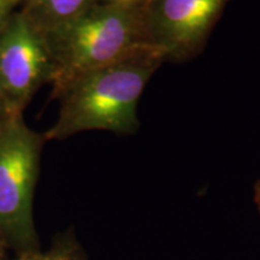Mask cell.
I'll list each match as a JSON object with an SVG mask.
<instances>
[{
	"label": "cell",
	"instance_id": "obj_1",
	"mask_svg": "<svg viewBox=\"0 0 260 260\" xmlns=\"http://www.w3.org/2000/svg\"><path fill=\"white\" fill-rule=\"evenodd\" d=\"M146 48L100 69L84 74L59 94V113L45 140H60L90 130L134 134L140 98L164 61Z\"/></svg>",
	"mask_w": 260,
	"mask_h": 260
},
{
	"label": "cell",
	"instance_id": "obj_7",
	"mask_svg": "<svg viewBox=\"0 0 260 260\" xmlns=\"http://www.w3.org/2000/svg\"><path fill=\"white\" fill-rule=\"evenodd\" d=\"M16 260H82L76 247L69 243L58 245L48 252H31L22 254L19 259Z\"/></svg>",
	"mask_w": 260,
	"mask_h": 260
},
{
	"label": "cell",
	"instance_id": "obj_5",
	"mask_svg": "<svg viewBox=\"0 0 260 260\" xmlns=\"http://www.w3.org/2000/svg\"><path fill=\"white\" fill-rule=\"evenodd\" d=\"M229 0H147L148 45L165 60H182L200 50Z\"/></svg>",
	"mask_w": 260,
	"mask_h": 260
},
{
	"label": "cell",
	"instance_id": "obj_9",
	"mask_svg": "<svg viewBox=\"0 0 260 260\" xmlns=\"http://www.w3.org/2000/svg\"><path fill=\"white\" fill-rule=\"evenodd\" d=\"M109 3H118V4H132V5H144L147 0H105Z\"/></svg>",
	"mask_w": 260,
	"mask_h": 260
},
{
	"label": "cell",
	"instance_id": "obj_13",
	"mask_svg": "<svg viewBox=\"0 0 260 260\" xmlns=\"http://www.w3.org/2000/svg\"><path fill=\"white\" fill-rule=\"evenodd\" d=\"M17 2H18V3H22V2H24V0H17Z\"/></svg>",
	"mask_w": 260,
	"mask_h": 260
},
{
	"label": "cell",
	"instance_id": "obj_3",
	"mask_svg": "<svg viewBox=\"0 0 260 260\" xmlns=\"http://www.w3.org/2000/svg\"><path fill=\"white\" fill-rule=\"evenodd\" d=\"M44 141L22 113L0 124V233L22 254L37 252L32 200Z\"/></svg>",
	"mask_w": 260,
	"mask_h": 260
},
{
	"label": "cell",
	"instance_id": "obj_4",
	"mask_svg": "<svg viewBox=\"0 0 260 260\" xmlns=\"http://www.w3.org/2000/svg\"><path fill=\"white\" fill-rule=\"evenodd\" d=\"M53 63L44 35L21 11L0 29V106L21 115L44 84L52 83Z\"/></svg>",
	"mask_w": 260,
	"mask_h": 260
},
{
	"label": "cell",
	"instance_id": "obj_10",
	"mask_svg": "<svg viewBox=\"0 0 260 260\" xmlns=\"http://www.w3.org/2000/svg\"><path fill=\"white\" fill-rule=\"evenodd\" d=\"M6 246H8V243H6L5 237L3 236L2 233H0V258H2L3 254H4V251H5Z\"/></svg>",
	"mask_w": 260,
	"mask_h": 260
},
{
	"label": "cell",
	"instance_id": "obj_2",
	"mask_svg": "<svg viewBox=\"0 0 260 260\" xmlns=\"http://www.w3.org/2000/svg\"><path fill=\"white\" fill-rule=\"evenodd\" d=\"M42 35L53 63L51 84L57 98L82 75L152 48L146 30L145 4L98 2Z\"/></svg>",
	"mask_w": 260,
	"mask_h": 260
},
{
	"label": "cell",
	"instance_id": "obj_8",
	"mask_svg": "<svg viewBox=\"0 0 260 260\" xmlns=\"http://www.w3.org/2000/svg\"><path fill=\"white\" fill-rule=\"evenodd\" d=\"M17 4H19L17 0H0V29L6 23L10 16L14 14V9Z\"/></svg>",
	"mask_w": 260,
	"mask_h": 260
},
{
	"label": "cell",
	"instance_id": "obj_6",
	"mask_svg": "<svg viewBox=\"0 0 260 260\" xmlns=\"http://www.w3.org/2000/svg\"><path fill=\"white\" fill-rule=\"evenodd\" d=\"M99 0H24L21 12L41 34L77 17Z\"/></svg>",
	"mask_w": 260,
	"mask_h": 260
},
{
	"label": "cell",
	"instance_id": "obj_11",
	"mask_svg": "<svg viewBox=\"0 0 260 260\" xmlns=\"http://www.w3.org/2000/svg\"><path fill=\"white\" fill-rule=\"evenodd\" d=\"M255 201L256 204H258L259 210H260V181L258 182V184H256L255 187Z\"/></svg>",
	"mask_w": 260,
	"mask_h": 260
},
{
	"label": "cell",
	"instance_id": "obj_12",
	"mask_svg": "<svg viewBox=\"0 0 260 260\" xmlns=\"http://www.w3.org/2000/svg\"><path fill=\"white\" fill-rule=\"evenodd\" d=\"M8 116H9V113L6 112L5 110L3 109L2 106H0V124H2V123L5 121V118H6V117H8Z\"/></svg>",
	"mask_w": 260,
	"mask_h": 260
}]
</instances>
